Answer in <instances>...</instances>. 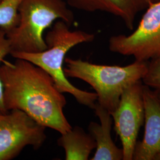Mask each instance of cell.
Here are the masks:
<instances>
[{"mask_svg":"<svg viewBox=\"0 0 160 160\" xmlns=\"http://www.w3.org/2000/svg\"><path fill=\"white\" fill-rule=\"evenodd\" d=\"M46 128L21 110L0 114V160L14 158L28 145L40 148Z\"/></svg>","mask_w":160,"mask_h":160,"instance_id":"obj_6","label":"cell"},{"mask_svg":"<svg viewBox=\"0 0 160 160\" xmlns=\"http://www.w3.org/2000/svg\"><path fill=\"white\" fill-rule=\"evenodd\" d=\"M59 146L63 148L66 160H87L96 143L90 133L76 126L61 134L58 139Z\"/></svg>","mask_w":160,"mask_h":160,"instance_id":"obj_11","label":"cell"},{"mask_svg":"<svg viewBox=\"0 0 160 160\" xmlns=\"http://www.w3.org/2000/svg\"><path fill=\"white\" fill-rule=\"evenodd\" d=\"M145 10L137 29L131 34L110 38V51L132 56L141 61H148L160 57V0L152 2Z\"/></svg>","mask_w":160,"mask_h":160,"instance_id":"obj_5","label":"cell"},{"mask_svg":"<svg viewBox=\"0 0 160 160\" xmlns=\"http://www.w3.org/2000/svg\"><path fill=\"white\" fill-rule=\"evenodd\" d=\"M23 0H2L0 2V29L6 33L19 23L18 8Z\"/></svg>","mask_w":160,"mask_h":160,"instance_id":"obj_12","label":"cell"},{"mask_svg":"<svg viewBox=\"0 0 160 160\" xmlns=\"http://www.w3.org/2000/svg\"><path fill=\"white\" fill-rule=\"evenodd\" d=\"M69 6L87 12H108L120 18L128 29L133 30L138 14L153 0H65Z\"/></svg>","mask_w":160,"mask_h":160,"instance_id":"obj_9","label":"cell"},{"mask_svg":"<svg viewBox=\"0 0 160 160\" xmlns=\"http://www.w3.org/2000/svg\"><path fill=\"white\" fill-rule=\"evenodd\" d=\"M93 109L100 123L92 122L88 127L89 133L96 143V151L91 160H123L122 148L116 145L111 136L113 119L110 113L98 103Z\"/></svg>","mask_w":160,"mask_h":160,"instance_id":"obj_10","label":"cell"},{"mask_svg":"<svg viewBox=\"0 0 160 160\" xmlns=\"http://www.w3.org/2000/svg\"><path fill=\"white\" fill-rule=\"evenodd\" d=\"M143 86L142 81H139L128 87L122 94L118 107L110 113L122 145L123 160H133L139 131L144 123Z\"/></svg>","mask_w":160,"mask_h":160,"instance_id":"obj_7","label":"cell"},{"mask_svg":"<svg viewBox=\"0 0 160 160\" xmlns=\"http://www.w3.org/2000/svg\"><path fill=\"white\" fill-rule=\"evenodd\" d=\"M2 1V0H0V2H1Z\"/></svg>","mask_w":160,"mask_h":160,"instance_id":"obj_18","label":"cell"},{"mask_svg":"<svg viewBox=\"0 0 160 160\" xmlns=\"http://www.w3.org/2000/svg\"><path fill=\"white\" fill-rule=\"evenodd\" d=\"M19 23L7 32L10 53H38L48 48L43 34L57 19L69 26L74 17L65 0H23L18 8Z\"/></svg>","mask_w":160,"mask_h":160,"instance_id":"obj_4","label":"cell"},{"mask_svg":"<svg viewBox=\"0 0 160 160\" xmlns=\"http://www.w3.org/2000/svg\"><path fill=\"white\" fill-rule=\"evenodd\" d=\"M66 77L83 80L92 86L97 103L111 113L118 106L123 92L142 79L147 70L148 61H137L125 67L90 63L82 59H65Z\"/></svg>","mask_w":160,"mask_h":160,"instance_id":"obj_3","label":"cell"},{"mask_svg":"<svg viewBox=\"0 0 160 160\" xmlns=\"http://www.w3.org/2000/svg\"><path fill=\"white\" fill-rule=\"evenodd\" d=\"M154 160H160V151L155 155V156L154 158Z\"/></svg>","mask_w":160,"mask_h":160,"instance_id":"obj_16","label":"cell"},{"mask_svg":"<svg viewBox=\"0 0 160 160\" xmlns=\"http://www.w3.org/2000/svg\"><path fill=\"white\" fill-rule=\"evenodd\" d=\"M10 53V46L6 37V32L0 29V63L4 61V58ZM8 111L6 110L4 103V88L0 80V114H6Z\"/></svg>","mask_w":160,"mask_h":160,"instance_id":"obj_14","label":"cell"},{"mask_svg":"<svg viewBox=\"0 0 160 160\" xmlns=\"http://www.w3.org/2000/svg\"><path fill=\"white\" fill-rule=\"evenodd\" d=\"M154 91L160 101V89H155Z\"/></svg>","mask_w":160,"mask_h":160,"instance_id":"obj_15","label":"cell"},{"mask_svg":"<svg viewBox=\"0 0 160 160\" xmlns=\"http://www.w3.org/2000/svg\"><path fill=\"white\" fill-rule=\"evenodd\" d=\"M142 81L144 85L154 89L160 88V57L148 61L147 70Z\"/></svg>","mask_w":160,"mask_h":160,"instance_id":"obj_13","label":"cell"},{"mask_svg":"<svg viewBox=\"0 0 160 160\" xmlns=\"http://www.w3.org/2000/svg\"><path fill=\"white\" fill-rule=\"evenodd\" d=\"M94 39V34L81 30L71 31L68 24L61 20L55 23L46 35L48 48L45 51L38 53H13L11 55L43 69L51 76L59 92L71 94L78 103L93 109L97 100L96 93L80 90L71 84L64 74L63 63L66 54L71 49Z\"/></svg>","mask_w":160,"mask_h":160,"instance_id":"obj_2","label":"cell"},{"mask_svg":"<svg viewBox=\"0 0 160 160\" xmlns=\"http://www.w3.org/2000/svg\"><path fill=\"white\" fill-rule=\"evenodd\" d=\"M0 80L6 110H21L41 125L63 134L72 127L63 113L67 100L51 76L27 60L3 61Z\"/></svg>","mask_w":160,"mask_h":160,"instance_id":"obj_1","label":"cell"},{"mask_svg":"<svg viewBox=\"0 0 160 160\" xmlns=\"http://www.w3.org/2000/svg\"><path fill=\"white\" fill-rule=\"evenodd\" d=\"M145 131L143 139L137 141L133 160H154L160 151V101L155 91L143 86Z\"/></svg>","mask_w":160,"mask_h":160,"instance_id":"obj_8","label":"cell"},{"mask_svg":"<svg viewBox=\"0 0 160 160\" xmlns=\"http://www.w3.org/2000/svg\"><path fill=\"white\" fill-rule=\"evenodd\" d=\"M158 1V0H153V1Z\"/></svg>","mask_w":160,"mask_h":160,"instance_id":"obj_17","label":"cell"}]
</instances>
